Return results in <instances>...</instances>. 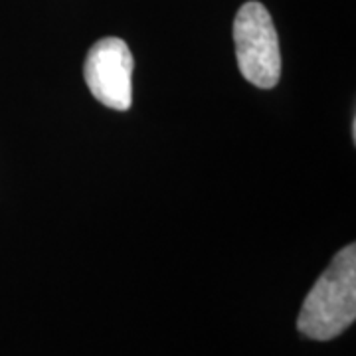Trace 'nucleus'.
<instances>
[{
  "label": "nucleus",
  "mask_w": 356,
  "mask_h": 356,
  "mask_svg": "<svg viewBox=\"0 0 356 356\" xmlns=\"http://www.w3.org/2000/svg\"><path fill=\"white\" fill-rule=\"evenodd\" d=\"M356 318V245L332 257L303 301L297 329L313 341H332Z\"/></svg>",
  "instance_id": "obj_1"
},
{
  "label": "nucleus",
  "mask_w": 356,
  "mask_h": 356,
  "mask_svg": "<svg viewBox=\"0 0 356 356\" xmlns=\"http://www.w3.org/2000/svg\"><path fill=\"white\" fill-rule=\"evenodd\" d=\"M133 54L121 38H103L91 46L83 76L91 95L115 111H129L133 103L131 91Z\"/></svg>",
  "instance_id": "obj_3"
},
{
  "label": "nucleus",
  "mask_w": 356,
  "mask_h": 356,
  "mask_svg": "<svg viewBox=\"0 0 356 356\" xmlns=\"http://www.w3.org/2000/svg\"><path fill=\"white\" fill-rule=\"evenodd\" d=\"M236 58L242 76L259 89H271L281 77V51L277 30L267 8L250 0L234 20Z\"/></svg>",
  "instance_id": "obj_2"
}]
</instances>
